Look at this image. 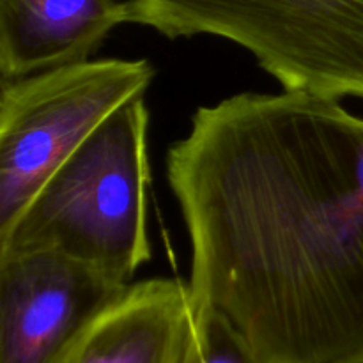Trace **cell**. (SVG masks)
Segmentation results:
<instances>
[{"label":"cell","mask_w":363,"mask_h":363,"mask_svg":"<svg viewBox=\"0 0 363 363\" xmlns=\"http://www.w3.org/2000/svg\"><path fill=\"white\" fill-rule=\"evenodd\" d=\"M167 181L195 311L261 363L363 354V116L308 92L229 96L195 110Z\"/></svg>","instance_id":"obj_1"},{"label":"cell","mask_w":363,"mask_h":363,"mask_svg":"<svg viewBox=\"0 0 363 363\" xmlns=\"http://www.w3.org/2000/svg\"><path fill=\"white\" fill-rule=\"evenodd\" d=\"M145 98L103 121L0 233V255L52 252L119 282L151 259Z\"/></svg>","instance_id":"obj_2"},{"label":"cell","mask_w":363,"mask_h":363,"mask_svg":"<svg viewBox=\"0 0 363 363\" xmlns=\"http://www.w3.org/2000/svg\"><path fill=\"white\" fill-rule=\"evenodd\" d=\"M128 23L247 50L284 91L363 99V0H126Z\"/></svg>","instance_id":"obj_3"},{"label":"cell","mask_w":363,"mask_h":363,"mask_svg":"<svg viewBox=\"0 0 363 363\" xmlns=\"http://www.w3.org/2000/svg\"><path fill=\"white\" fill-rule=\"evenodd\" d=\"M155 77L147 59H89L0 80V233L103 121L145 98Z\"/></svg>","instance_id":"obj_4"},{"label":"cell","mask_w":363,"mask_h":363,"mask_svg":"<svg viewBox=\"0 0 363 363\" xmlns=\"http://www.w3.org/2000/svg\"><path fill=\"white\" fill-rule=\"evenodd\" d=\"M126 287L60 254L0 255V363H55Z\"/></svg>","instance_id":"obj_5"},{"label":"cell","mask_w":363,"mask_h":363,"mask_svg":"<svg viewBox=\"0 0 363 363\" xmlns=\"http://www.w3.org/2000/svg\"><path fill=\"white\" fill-rule=\"evenodd\" d=\"M194 326L188 282H130L82 328L55 363H183Z\"/></svg>","instance_id":"obj_6"},{"label":"cell","mask_w":363,"mask_h":363,"mask_svg":"<svg viewBox=\"0 0 363 363\" xmlns=\"http://www.w3.org/2000/svg\"><path fill=\"white\" fill-rule=\"evenodd\" d=\"M124 23L126 0H0V80L89 60Z\"/></svg>","instance_id":"obj_7"},{"label":"cell","mask_w":363,"mask_h":363,"mask_svg":"<svg viewBox=\"0 0 363 363\" xmlns=\"http://www.w3.org/2000/svg\"><path fill=\"white\" fill-rule=\"evenodd\" d=\"M195 308V307H194ZM183 363H261L222 315L195 311V326Z\"/></svg>","instance_id":"obj_8"},{"label":"cell","mask_w":363,"mask_h":363,"mask_svg":"<svg viewBox=\"0 0 363 363\" xmlns=\"http://www.w3.org/2000/svg\"><path fill=\"white\" fill-rule=\"evenodd\" d=\"M344 363H363V354H360V357L351 358V360H347V362H344Z\"/></svg>","instance_id":"obj_9"}]
</instances>
